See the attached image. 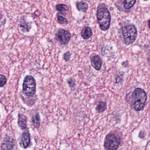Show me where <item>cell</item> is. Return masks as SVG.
Segmentation results:
<instances>
[{
	"mask_svg": "<svg viewBox=\"0 0 150 150\" xmlns=\"http://www.w3.org/2000/svg\"><path fill=\"white\" fill-rule=\"evenodd\" d=\"M96 17L102 30H108L109 28L111 16L109 11L105 6L99 7L96 12Z\"/></svg>",
	"mask_w": 150,
	"mask_h": 150,
	"instance_id": "3",
	"label": "cell"
},
{
	"mask_svg": "<svg viewBox=\"0 0 150 150\" xmlns=\"http://www.w3.org/2000/svg\"><path fill=\"white\" fill-rule=\"evenodd\" d=\"M32 122L33 125L36 128H39L40 125V116L38 113H36L33 116L32 118Z\"/></svg>",
	"mask_w": 150,
	"mask_h": 150,
	"instance_id": "15",
	"label": "cell"
},
{
	"mask_svg": "<svg viewBox=\"0 0 150 150\" xmlns=\"http://www.w3.org/2000/svg\"><path fill=\"white\" fill-rule=\"evenodd\" d=\"M71 38V34L68 30L59 29L56 34V38L61 45L67 44Z\"/></svg>",
	"mask_w": 150,
	"mask_h": 150,
	"instance_id": "6",
	"label": "cell"
},
{
	"mask_svg": "<svg viewBox=\"0 0 150 150\" xmlns=\"http://www.w3.org/2000/svg\"><path fill=\"white\" fill-rule=\"evenodd\" d=\"M71 54L70 52H67L64 55V59L66 61H68L70 60Z\"/></svg>",
	"mask_w": 150,
	"mask_h": 150,
	"instance_id": "20",
	"label": "cell"
},
{
	"mask_svg": "<svg viewBox=\"0 0 150 150\" xmlns=\"http://www.w3.org/2000/svg\"><path fill=\"white\" fill-rule=\"evenodd\" d=\"M121 30L120 38L125 44L129 45L136 41L137 36V31L134 25H125L122 28Z\"/></svg>",
	"mask_w": 150,
	"mask_h": 150,
	"instance_id": "2",
	"label": "cell"
},
{
	"mask_svg": "<svg viewBox=\"0 0 150 150\" xmlns=\"http://www.w3.org/2000/svg\"><path fill=\"white\" fill-rule=\"evenodd\" d=\"M56 9L57 11L62 12V11H68L69 10V8L66 5L59 4L56 6Z\"/></svg>",
	"mask_w": 150,
	"mask_h": 150,
	"instance_id": "16",
	"label": "cell"
},
{
	"mask_svg": "<svg viewBox=\"0 0 150 150\" xmlns=\"http://www.w3.org/2000/svg\"><path fill=\"white\" fill-rule=\"evenodd\" d=\"M15 147V141L11 137H7L5 138L2 145V150H13Z\"/></svg>",
	"mask_w": 150,
	"mask_h": 150,
	"instance_id": "7",
	"label": "cell"
},
{
	"mask_svg": "<svg viewBox=\"0 0 150 150\" xmlns=\"http://www.w3.org/2000/svg\"><path fill=\"white\" fill-rule=\"evenodd\" d=\"M97 150V149H93V150Z\"/></svg>",
	"mask_w": 150,
	"mask_h": 150,
	"instance_id": "22",
	"label": "cell"
},
{
	"mask_svg": "<svg viewBox=\"0 0 150 150\" xmlns=\"http://www.w3.org/2000/svg\"><path fill=\"white\" fill-rule=\"evenodd\" d=\"M7 82V78L3 74H0V87L4 86Z\"/></svg>",
	"mask_w": 150,
	"mask_h": 150,
	"instance_id": "17",
	"label": "cell"
},
{
	"mask_svg": "<svg viewBox=\"0 0 150 150\" xmlns=\"http://www.w3.org/2000/svg\"><path fill=\"white\" fill-rule=\"evenodd\" d=\"M30 143V135L28 131L23 133L20 141V145L23 148H26L29 146Z\"/></svg>",
	"mask_w": 150,
	"mask_h": 150,
	"instance_id": "8",
	"label": "cell"
},
{
	"mask_svg": "<svg viewBox=\"0 0 150 150\" xmlns=\"http://www.w3.org/2000/svg\"><path fill=\"white\" fill-rule=\"evenodd\" d=\"M57 21L60 24H67L68 23V20L67 18L60 15L57 16Z\"/></svg>",
	"mask_w": 150,
	"mask_h": 150,
	"instance_id": "18",
	"label": "cell"
},
{
	"mask_svg": "<svg viewBox=\"0 0 150 150\" xmlns=\"http://www.w3.org/2000/svg\"><path fill=\"white\" fill-rule=\"evenodd\" d=\"M27 117L23 114L18 115V125L22 129H25L27 128Z\"/></svg>",
	"mask_w": 150,
	"mask_h": 150,
	"instance_id": "10",
	"label": "cell"
},
{
	"mask_svg": "<svg viewBox=\"0 0 150 150\" xmlns=\"http://www.w3.org/2000/svg\"><path fill=\"white\" fill-rule=\"evenodd\" d=\"M122 2L124 8L126 10H129L133 7L136 2V1H120Z\"/></svg>",
	"mask_w": 150,
	"mask_h": 150,
	"instance_id": "13",
	"label": "cell"
},
{
	"mask_svg": "<svg viewBox=\"0 0 150 150\" xmlns=\"http://www.w3.org/2000/svg\"><path fill=\"white\" fill-rule=\"evenodd\" d=\"M107 108V103L105 102H99L96 107V110L98 113H101L104 112Z\"/></svg>",
	"mask_w": 150,
	"mask_h": 150,
	"instance_id": "14",
	"label": "cell"
},
{
	"mask_svg": "<svg viewBox=\"0 0 150 150\" xmlns=\"http://www.w3.org/2000/svg\"><path fill=\"white\" fill-rule=\"evenodd\" d=\"M102 59L100 56L96 55L91 59V64L92 66L96 71H100L102 67Z\"/></svg>",
	"mask_w": 150,
	"mask_h": 150,
	"instance_id": "9",
	"label": "cell"
},
{
	"mask_svg": "<svg viewBox=\"0 0 150 150\" xmlns=\"http://www.w3.org/2000/svg\"><path fill=\"white\" fill-rule=\"evenodd\" d=\"M67 83L69 86L71 88H73L75 86V80L74 78H70L67 80Z\"/></svg>",
	"mask_w": 150,
	"mask_h": 150,
	"instance_id": "19",
	"label": "cell"
},
{
	"mask_svg": "<svg viewBox=\"0 0 150 150\" xmlns=\"http://www.w3.org/2000/svg\"><path fill=\"white\" fill-rule=\"evenodd\" d=\"M147 100V95L145 91L141 88H136L132 92L131 96V107L136 111L143 110Z\"/></svg>",
	"mask_w": 150,
	"mask_h": 150,
	"instance_id": "1",
	"label": "cell"
},
{
	"mask_svg": "<svg viewBox=\"0 0 150 150\" xmlns=\"http://www.w3.org/2000/svg\"><path fill=\"white\" fill-rule=\"evenodd\" d=\"M121 141V138L119 135L110 132L106 136L103 146L106 150H117Z\"/></svg>",
	"mask_w": 150,
	"mask_h": 150,
	"instance_id": "5",
	"label": "cell"
},
{
	"mask_svg": "<svg viewBox=\"0 0 150 150\" xmlns=\"http://www.w3.org/2000/svg\"><path fill=\"white\" fill-rule=\"evenodd\" d=\"M93 31L91 28L88 27L83 28L81 31V36L85 39H88L92 37Z\"/></svg>",
	"mask_w": 150,
	"mask_h": 150,
	"instance_id": "11",
	"label": "cell"
},
{
	"mask_svg": "<svg viewBox=\"0 0 150 150\" xmlns=\"http://www.w3.org/2000/svg\"><path fill=\"white\" fill-rule=\"evenodd\" d=\"M36 82L34 77L28 75L24 78L23 84V93L28 97H33L36 93Z\"/></svg>",
	"mask_w": 150,
	"mask_h": 150,
	"instance_id": "4",
	"label": "cell"
},
{
	"mask_svg": "<svg viewBox=\"0 0 150 150\" xmlns=\"http://www.w3.org/2000/svg\"><path fill=\"white\" fill-rule=\"evenodd\" d=\"M145 137V133L144 131H141L139 133V137L140 138L144 139V138Z\"/></svg>",
	"mask_w": 150,
	"mask_h": 150,
	"instance_id": "21",
	"label": "cell"
},
{
	"mask_svg": "<svg viewBox=\"0 0 150 150\" xmlns=\"http://www.w3.org/2000/svg\"><path fill=\"white\" fill-rule=\"evenodd\" d=\"M88 5L84 1H79L76 3V7L80 12L86 13L88 9Z\"/></svg>",
	"mask_w": 150,
	"mask_h": 150,
	"instance_id": "12",
	"label": "cell"
},
{
	"mask_svg": "<svg viewBox=\"0 0 150 150\" xmlns=\"http://www.w3.org/2000/svg\"><path fill=\"white\" fill-rule=\"evenodd\" d=\"M0 117H1V115H0Z\"/></svg>",
	"mask_w": 150,
	"mask_h": 150,
	"instance_id": "23",
	"label": "cell"
}]
</instances>
